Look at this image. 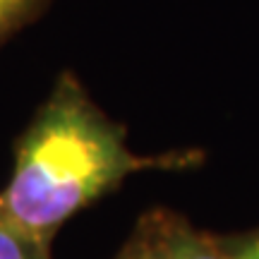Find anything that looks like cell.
Instances as JSON below:
<instances>
[{
	"label": "cell",
	"instance_id": "3",
	"mask_svg": "<svg viewBox=\"0 0 259 259\" xmlns=\"http://www.w3.org/2000/svg\"><path fill=\"white\" fill-rule=\"evenodd\" d=\"M0 259H53L51 245L0 213Z\"/></svg>",
	"mask_w": 259,
	"mask_h": 259
},
{
	"label": "cell",
	"instance_id": "6",
	"mask_svg": "<svg viewBox=\"0 0 259 259\" xmlns=\"http://www.w3.org/2000/svg\"><path fill=\"white\" fill-rule=\"evenodd\" d=\"M115 259H151V254L147 250V242H144V238H142V233L137 228L130 235V240L125 242V247L115 254Z\"/></svg>",
	"mask_w": 259,
	"mask_h": 259
},
{
	"label": "cell",
	"instance_id": "2",
	"mask_svg": "<svg viewBox=\"0 0 259 259\" xmlns=\"http://www.w3.org/2000/svg\"><path fill=\"white\" fill-rule=\"evenodd\" d=\"M137 231L151 259H233L221 235L194 228L176 211L156 209L142 216Z\"/></svg>",
	"mask_w": 259,
	"mask_h": 259
},
{
	"label": "cell",
	"instance_id": "4",
	"mask_svg": "<svg viewBox=\"0 0 259 259\" xmlns=\"http://www.w3.org/2000/svg\"><path fill=\"white\" fill-rule=\"evenodd\" d=\"M53 0H0V48L22 29L34 24Z\"/></svg>",
	"mask_w": 259,
	"mask_h": 259
},
{
	"label": "cell",
	"instance_id": "1",
	"mask_svg": "<svg viewBox=\"0 0 259 259\" xmlns=\"http://www.w3.org/2000/svg\"><path fill=\"white\" fill-rule=\"evenodd\" d=\"M187 166H194L192 151H132L125 127L94 103L72 70H63L15 144L0 213L51 245L74 213L118 190L125 178Z\"/></svg>",
	"mask_w": 259,
	"mask_h": 259
},
{
	"label": "cell",
	"instance_id": "5",
	"mask_svg": "<svg viewBox=\"0 0 259 259\" xmlns=\"http://www.w3.org/2000/svg\"><path fill=\"white\" fill-rule=\"evenodd\" d=\"M228 252L233 254V259H259V228L245 235H231L223 238Z\"/></svg>",
	"mask_w": 259,
	"mask_h": 259
}]
</instances>
